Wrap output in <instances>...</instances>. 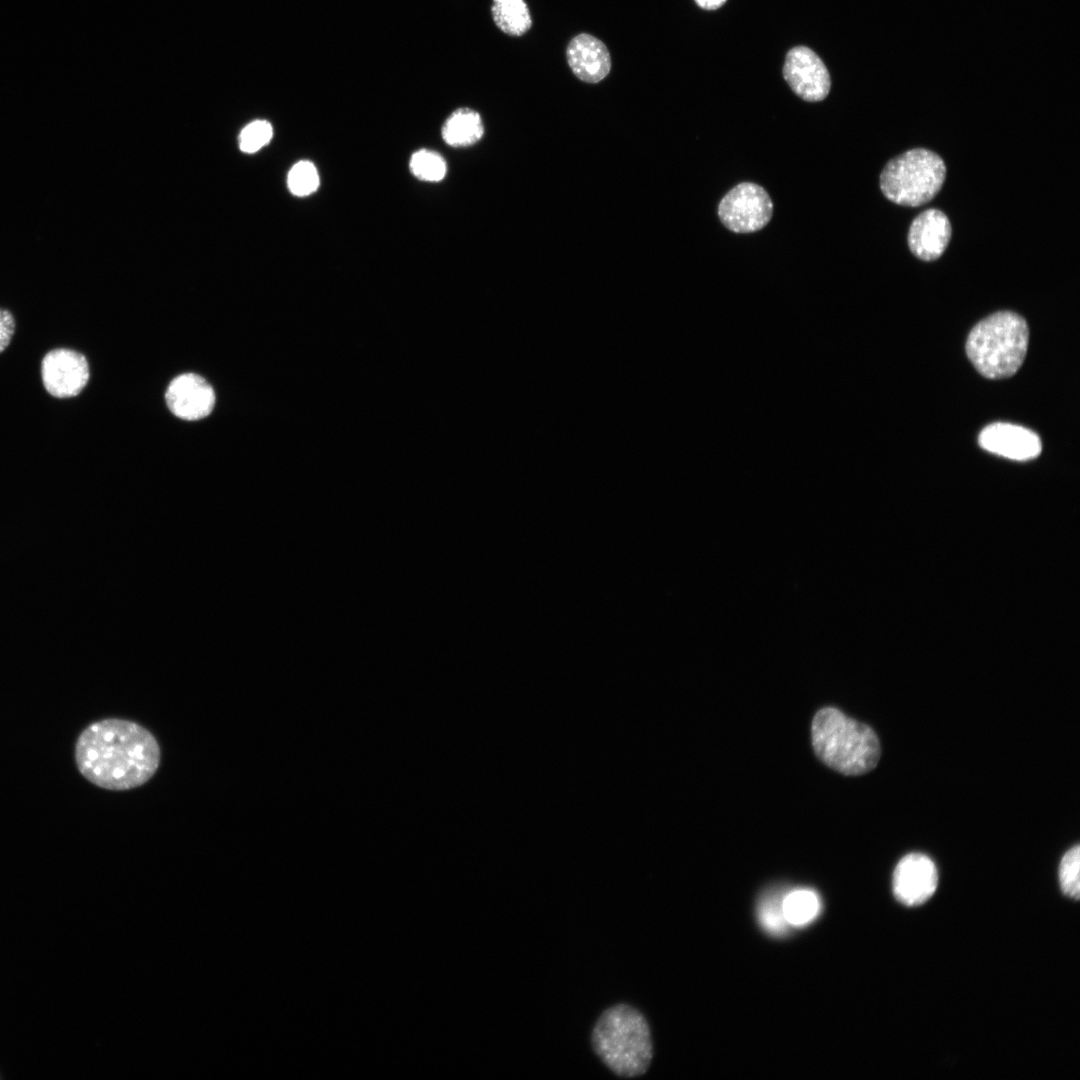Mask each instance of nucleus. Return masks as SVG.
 <instances>
[{"mask_svg":"<svg viewBox=\"0 0 1080 1080\" xmlns=\"http://www.w3.org/2000/svg\"><path fill=\"white\" fill-rule=\"evenodd\" d=\"M75 760L81 774L108 790H128L146 783L160 762L155 737L123 719L92 723L78 737Z\"/></svg>","mask_w":1080,"mask_h":1080,"instance_id":"obj_1","label":"nucleus"},{"mask_svg":"<svg viewBox=\"0 0 1080 1080\" xmlns=\"http://www.w3.org/2000/svg\"><path fill=\"white\" fill-rule=\"evenodd\" d=\"M598 1058L615 1075L634 1078L645 1074L653 1058L649 1024L635 1007L619 1003L605 1009L591 1034Z\"/></svg>","mask_w":1080,"mask_h":1080,"instance_id":"obj_2","label":"nucleus"},{"mask_svg":"<svg viewBox=\"0 0 1080 1080\" xmlns=\"http://www.w3.org/2000/svg\"><path fill=\"white\" fill-rule=\"evenodd\" d=\"M812 743L824 763L847 775H860L872 770L880 757V744L875 732L831 707L816 713L812 722Z\"/></svg>","mask_w":1080,"mask_h":1080,"instance_id":"obj_3","label":"nucleus"},{"mask_svg":"<svg viewBox=\"0 0 1080 1080\" xmlns=\"http://www.w3.org/2000/svg\"><path fill=\"white\" fill-rule=\"evenodd\" d=\"M1029 329L1020 315L1001 311L978 322L966 341V353L976 370L990 379L1014 375L1024 362Z\"/></svg>","mask_w":1080,"mask_h":1080,"instance_id":"obj_4","label":"nucleus"},{"mask_svg":"<svg viewBox=\"0 0 1080 1080\" xmlns=\"http://www.w3.org/2000/svg\"><path fill=\"white\" fill-rule=\"evenodd\" d=\"M945 177L946 166L938 154L915 148L886 163L880 174V189L893 203L918 207L937 195Z\"/></svg>","mask_w":1080,"mask_h":1080,"instance_id":"obj_5","label":"nucleus"},{"mask_svg":"<svg viewBox=\"0 0 1080 1080\" xmlns=\"http://www.w3.org/2000/svg\"><path fill=\"white\" fill-rule=\"evenodd\" d=\"M772 215L773 203L768 192L752 182L734 186L718 205L720 221L735 233L756 232L769 223Z\"/></svg>","mask_w":1080,"mask_h":1080,"instance_id":"obj_6","label":"nucleus"},{"mask_svg":"<svg viewBox=\"0 0 1080 1080\" xmlns=\"http://www.w3.org/2000/svg\"><path fill=\"white\" fill-rule=\"evenodd\" d=\"M40 378L44 390L55 399L77 397L90 378L89 363L84 354L67 347L47 351L40 361Z\"/></svg>","mask_w":1080,"mask_h":1080,"instance_id":"obj_7","label":"nucleus"},{"mask_svg":"<svg viewBox=\"0 0 1080 1080\" xmlns=\"http://www.w3.org/2000/svg\"><path fill=\"white\" fill-rule=\"evenodd\" d=\"M783 76L792 91L805 101L824 100L831 88L829 72L811 49L798 46L786 56Z\"/></svg>","mask_w":1080,"mask_h":1080,"instance_id":"obj_8","label":"nucleus"},{"mask_svg":"<svg viewBox=\"0 0 1080 1080\" xmlns=\"http://www.w3.org/2000/svg\"><path fill=\"white\" fill-rule=\"evenodd\" d=\"M937 885V868L924 854H907L895 867L892 878L893 893L904 905L923 904L935 893Z\"/></svg>","mask_w":1080,"mask_h":1080,"instance_id":"obj_9","label":"nucleus"},{"mask_svg":"<svg viewBox=\"0 0 1080 1080\" xmlns=\"http://www.w3.org/2000/svg\"><path fill=\"white\" fill-rule=\"evenodd\" d=\"M165 400L176 417L195 421L211 413L215 405V393L203 377L185 373L170 382Z\"/></svg>","mask_w":1080,"mask_h":1080,"instance_id":"obj_10","label":"nucleus"},{"mask_svg":"<svg viewBox=\"0 0 1080 1080\" xmlns=\"http://www.w3.org/2000/svg\"><path fill=\"white\" fill-rule=\"evenodd\" d=\"M978 443L986 451L1016 461L1034 459L1042 450L1041 440L1035 432L1002 422L986 426L978 436Z\"/></svg>","mask_w":1080,"mask_h":1080,"instance_id":"obj_11","label":"nucleus"},{"mask_svg":"<svg viewBox=\"0 0 1080 1080\" xmlns=\"http://www.w3.org/2000/svg\"><path fill=\"white\" fill-rule=\"evenodd\" d=\"M952 235L948 217L939 209L924 210L912 221L908 246L914 256L923 261L938 259L947 248Z\"/></svg>","mask_w":1080,"mask_h":1080,"instance_id":"obj_12","label":"nucleus"},{"mask_svg":"<svg viewBox=\"0 0 1080 1080\" xmlns=\"http://www.w3.org/2000/svg\"><path fill=\"white\" fill-rule=\"evenodd\" d=\"M569 67L576 77L587 83H598L611 69V57L606 45L588 33L573 37L566 49Z\"/></svg>","mask_w":1080,"mask_h":1080,"instance_id":"obj_13","label":"nucleus"},{"mask_svg":"<svg viewBox=\"0 0 1080 1080\" xmlns=\"http://www.w3.org/2000/svg\"><path fill=\"white\" fill-rule=\"evenodd\" d=\"M484 133L481 116L470 108L453 111L442 127L444 141L453 147H465L479 141Z\"/></svg>","mask_w":1080,"mask_h":1080,"instance_id":"obj_14","label":"nucleus"},{"mask_svg":"<svg viewBox=\"0 0 1080 1080\" xmlns=\"http://www.w3.org/2000/svg\"><path fill=\"white\" fill-rule=\"evenodd\" d=\"M492 18L496 26L510 36H521L532 26V19L524 0H493Z\"/></svg>","mask_w":1080,"mask_h":1080,"instance_id":"obj_15","label":"nucleus"},{"mask_svg":"<svg viewBox=\"0 0 1080 1080\" xmlns=\"http://www.w3.org/2000/svg\"><path fill=\"white\" fill-rule=\"evenodd\" d=\"M822 908L818 894L809 889L787 892L783 899V911L790 926L802 927L812 922Z\"/></svg>","mask_w":1080,"mask_h":1080,"instance_id":"obj_16","label":"nucleus"},{"mask_svg":"<svg viewBox=\"0 0 1080 1080\" xmlns=\"http://www.w3.org/2000/svg\"><path fill=\"white\" fill-rule=\"evenodd\" d=\"M785 892L780 889L767 891L758 904V919L761 926L770 934L784 935L790 926L784 916L783 899Z\"/></svg>","mask_w":1080,"mask_h":1080,"instance_id":"obj_17","label":"nucleus"},{"mask_svg":"<svg viewBox=\"0 0 1080 1080\" xmlns=\"http://www.w3.org/2000/svg\"><path fill=\"white\" fill-rule=\"evenodd\" d=\"M410 170L422 181L438 182L445 177L447 165L442 156L435 151L421 149L412 155Z\"/></svg>","mask_w":1080,"mask_h":1080,"instance_id":"obj_18","label":"nucleus"},{"mask_svg":"<svg viewBox=\"0 0 1080 1080\" xmlns=\"http://www.w3.org/2000/svg\"><path fill=\"white\" fill-rule=\"evenodd\" d=\"M1080 847H1071L1062 857L1059 865V882L1063 893L1075 900L1080 897Z\"/></svg>","mask_w":1080,"mask_h":1080,"instance_id":"obj_19","label":"nucleus"},{"mask_svg":"<svg viewBox=\"0 0 1080 1080\" xmlns=\"http://www.w3.org/2000/svg\"><path fill=\"white\" fill-rule=\"evenodd\" d=\"M319 174L315 165L306 160L297 162L288 173L287 184L290 192L303 197L315 192L319 186Z\"/></svg>","mask_w":1080,"mask_h":1080,"instance_id":"obj_20","label":"nucleus"},{"mask_svg":"<svg viewBox=\"0 0 1080 1080\" xmlns=\"http://www.w3.org/2000/svg\"><path fill=\"white\" fill-rule=\"evenodd\" d=\"M273 136L272 125L266 120H255L245 126L239 135V148L254 153L267 145Z\"/></svg>","mask_w":1080,"mask_h":1080,"instance_id":"obj_21","label":"nucleus"},{"mask_svg":"<svg viewBox=\"0 0 1080 1080\" xmlns=\"http://www.w3.org/2000/svg\"><path fill=\"white\" fill-rule=\"evenodd\" d=\"M16 332V319L7 309L0 308V354L11 344Z\"/></svg>","mask_w":1080,"mask_h":1080,"instance_id":"obj_22","label":"nucleus"},{"mask_svg":"<svg viewBox=\"0 0 1080 1080\" xmlns=\"http://www.w3.org/2000/svg\"><path fill=\"white\" fill-rule=\"evenodd\" d=\"M698 6L707 10H714L721 7L726 0H695Z\"/></svg>","mask_w":1080,"mask_h":1080,"instance_id":"obj_23","label":"nucleus"}]
</instances>
